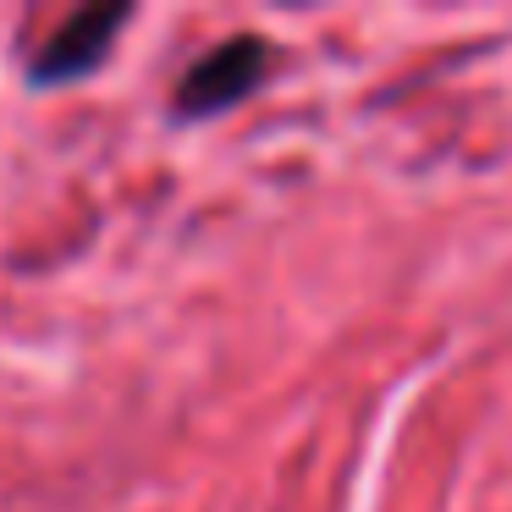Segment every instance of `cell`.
<instances>
[{
    "mask_svg": "<svg viewBox=\"0 0 512 512\" xmlns=\"http://www.w3.org/2000/svg\"><path fill=\"white\" fill-rule=\"evenodd\" d=\"M270 67V45L265 39H226L215 45L204 61H193V72L177 83V111L182 116H215L226 105H237Z\"/></svg>",
    "mask_w": 512,
    "mask_h": 512,
    "instance_id": "cell-1",
    "label": "cell"
},
{
    "mask_svg": "<svg viewBox=\"0 0 512 512\" xmlns=\"http://www.w3.org/2000/svg\"><path fill=\"white\" fill-rule=\"evenodd\" d=\"M127 17H133L127 6H83V12H72L67 23L39 45L34 67H28L34 83H72V78H83V72H94Z\"/></svg>",
    "mask_w": 512,
    "mask_h": 512,
    "instance_id": "cell-2",
    "label": "cell"
}]
</instances>
